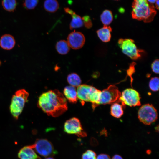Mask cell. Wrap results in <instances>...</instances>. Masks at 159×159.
I'll return each instance as SVG.
<instances>
[{"label":"cell","instance_id":"18","mask_svg":"<svg viewBox=\"0 0 159 159\" xmlns=\"http://www.w3.org/2000/svg\"><path fill=\"white\" fill-rule=\"evenodd\" d=\"M56 48L59 54L65 55L69 52L70 47L67 41L64 40H61L56 43Z\"/></svg>","mask_w":159,"mask_h":159},{"label":"cell","instance_id":"6","mask_svg":"<svg viewBox=\"0 0 159 159\" xmlns=\"http://www.w3.org/2000/svg\"><path fill=\"white\" fill-rule=\"evenodd\" d=\"M138 117L140 121L144 124L150 125L157 119V110L152 105L144 104L138 110Z\"/></svg>","mask_w":159,"mask_h":159},{"label":"cell","instance_id":"31","mask_svg":"<svg viewBox=\"0 0 159 159\" xmlns=\"http://www.w3.org/2000/svg\"><path fill=\"white\" fill-rule=\"evenodd\" d=\"M159 0H157L155 3V7L158 10L159 9Z\"/></svg>","mask_w":159,"mask_h":159},{"label":"cell","instance_id":"34","mask_svg":"<svg viewBox=\"0 0 159 159\" xmlns=\"http://www.w3.org/2000/svg\"></svg>","mask_w":159,"mask_h":159},{"label":"cell","instance_id":"9","mask_svg":"<svg viewBox=\"0 0 159 159\" xmlns=\"http://www.w3.org/2000/svg\"><path fill=\"white\" fill-rule=\"evenodd\" d=\"M31 146L37 153L43 156H54L57 153L52 144L46 139H37L34 144Z\"/></svg>","mask_w":159,"mask_h":159},{"label":"cell","instance_id":"30","mask_svg":"<svg viewBox=\"0 0 159 159\" xmlns=\"http://www.w3.org/2000/svg\"><path fill=\"white\" fill-rule=\"evenodd\" d=\"M112 159H123L122 157L120 155L117 154L114 155Z\"/></svg>","mask_w":159,"mask_h":159},{"label":"cell","instance_id":"23","mask_svg":"<svg viewBox=\"0 0 159 159\" xmlns=\"http://www.w3.org/2000/svg\"><path fill=\"white\" fill-rule=\"evenodd\" d=\"M39 0H24L23 3V7L27 10L34 9L38 3Z\"/></svg>","mask_w":159,"mask_h":159},{"label":"cell","instance_id":"3","mask_svg":"<svg viewBox=\"0 0 159 159\" xmlns=\"http://www.w3.org/2000/svg\"><path fill=\"white\" fill-rule=\"evenodd\" d=\"M101 91L92 86L86 84L80 85L77 89L78 99L82 103L85 102H91L93 110L99 105Z\"/></svg>","mask_w":159,"mask_h":159},{"label":"cell","instance_id":"1","mask_svg":"<svg viewBox=\"0 0 159 159\" xmlns=\"http://www.w3.org/2000/svg\"><path fill=\"white\" fill-rule=\"evenodd\" d=\"M37 105L48 115L54 117L63 114L68 108L66 98L57 89L42 93L39 98Z\"/></svg>","mask_w":159,"mask_h":159},{"label":"cell","instance_id":"4","mask_svg":"<svg viewBox=\"0 0 159 159\" xmlns=\"http://www.w3.org/2000/svg\"><path fill=\"white\" fill-rule=\"evenodd\" d=\"M29 96V93L24 89L18 90L12 96L10 110L11 114L15 119H18L25 103L28 101Z\"/></svg>","mask_w":159,"mask_h":159},{"label":"cell","instance_id":"27","mask_svg":"<svg viewBox=\"0 0 159 159\" xmlns=\"http://www.w3.org/2000/svg\"><path fill=\"white\" fill-rule=\"evenodd\" d=\"M159 60L156 59L153 61L151 65V68L153 72L156 74H159Z\"/></svg>","mask_w":159,"mask_h":159},{"label":"cell","instance_id":"25","mask_svg":"<svg viewBox=\"0 0 159 159\" xmlns=\"http://www.w3.org/2000/svg\"><path fill=\"white\" fill-rule=\"evenodd\" d=\"M96 158L95 153L92 150H88L82 154L81 159H96Z\"/></svg>","mask_w":159,"mask_h":159},{"label":"cell","instance_id":"29","mask_svg":"<svg viewBox=\"0 0 159 159\" xmlns=\"http://www.w3.org/2000/svg\"><path fill=\"white\" fill-rule=\"evenodd\" d=\"M64 11L66 13L70 15L74 12L72 10L68 7H65L64 8Z\"/></svg>","mask_w":159,"mask_h":159},{"label":"cell","instance_id":"21","mask_svg":"<svg viewBox=\"0 0 159 159\" xmlns=\"http://www.w3.org/2000/svg\"><path fill=\"white\" fill-rule=\"evenodd\" d=\"M67 80L70 85L74 87H78L81 85L82 81L80 77L76 73H72L69 74Z\"/></svg>","mask_w":159,"mask_h":159},{"label":"cell","instance_id":"32","mask_svg":"<svg viewBox=\"0 0 159 159\" xmlns=\"http://www.w3.org/2000/svg\"><path fill=\"white\" fill-rule=\"evenodd\" d=\"M150 4H153L155 3L157 0H146Z\"/></svg>","mask_w":159,"mask_h":159},{"label":"cell","instance_id":"19","mask_svg":"<svg viewBox=\"0 0 159 159\" xmlns=\"http://www.w3.org/2000/svg\"><path fill=\"white\" fill-rule=\"evenodd\" d=\"M71 16L72 19L69 25L70 29L80 28L83 26V23L80 16L74 12Z\"/></svg>","mask_w":159,"mask_h":159},{"label":"cell","instance_id":"28","mask_svg":"<svg viewBox=\"0 0 159 159\" xmlns=\"http://www.w3.org/2000/svg\"><path fill=\"white\" fill-rule=\"evenodd\" d=\"M96 159H111V158L110 156L107 154H101L98 155Z\"/></svg>","mask_w":159,"mask_h":159},{"label":"cell","instance_id":"26","mask_svg":"<svg viewBox=\"0 0 159 159\" xmlns=\"http://www.w3.org/2000/svg\"><path fill=\"white\" fill-rule=\"evenodd\" d=\"M82 19L85 27L89 29L92 27V23L90 16L88 15H85L83 16Z\"/></svg>","mask_w":159,"mask_h":159},{"label":"cell","instance_id":"14","mask_svg":"<svg viewBox=\"0 0 159 159\" xmlns=\"http://www.w3.org/2000/svg\"><path fill=\"white\" fill-rule=\"evenodd\" d=\"M112 28L110 26L104 25L103 26L98 30L96 32L99 39L103 42H108L111 38Z\"/></svg>","mask_w":159,"mask_h":159},{"label":"cell","instance_id":"12","mask_svg":"<svg viewBox=\"0 0 159 159\" xmlns=\"http://www.w3.org/2000/svg\"><path fill=\"white\" fill-rule=\"evenodd\" d=\"M18 155L20 159H41L31 145L23 147L19 150Z\"/></svg>","mask_w":159,"mask_h":159},{"label":"cell","instance_id":"13","mask_svg":"<svg viewBox=\"0 0 159 159\" xmlns=\"http://www.w3.org/2000/svg\"><path fill=\"white\" fill-rule=\"evenodd\" d=\"M15 41L14 37L9 34H5L1 36L0 41V45L4 49L9 50L14 46Z\"/></svg>","mask_w":159,"mask_h":159},{"label":"cell","instance_id":"17","mask_svg":"<svg viewBox=\"0 0 159 159\" xmlns=\"http://www.w3.org/2000/svg\"><path fill=\"white\" fill-rule=\"evenodd\" d=\"M123 106L118 103H112L110 107V114L113 117L117 118L121 117L124 113Z\"/></svg>","mask_w":159,"mask_h":159},{"label":"cell","instance_id":"15","mask_svg":"<svg viewBox=\"0 0 159 159\" xmlns=\"http://www.w3.org/2000/svg\"><path fill=\"white\" fill-rule=\"evenodd\" d=\"M63 93L65 97L69 102L74 103L77 102L78 98L75 87L71 85L67 86L64 89Z\"/></svg>","mask_w":159,"mask_h":159},{"label":"cell","instance_id":"24","mask_svg":"<svg viewBox=\"0 0 159 159\" xmlns=\"http://www.w3.org/2000/svg\"><path fill=\"white\" fill-rule=\"evenodd\" d=\"M159 78L157 77H154L152 78L150 80L149 86L152 91L156 92L159 90Z\"/></svg>","mask_w":159,"mask_h":159},{"label":"cell","instance_id":"2","mask_svg":"<svg viewBox=\"0 0 159 159\" xmlns=\"http://www.w3.org/2000/svg\"><path fill=\"white\" fill-rule=\"evenodd\" d=\"M132 18L145 23L152 21L157 12L153 4L146 0H133L132 4Z\"/></svg>","mask_w":159,"mask_h":159},{"label":"cell","instance_id":"10","mask_svg":"<svg viewBox=\"0 0 159 159\" xmlns=\"http://www.w3.org/2000/svg\"><path fill=\"white\" fill-rule=\"evenodd\" d=\"M64 131L69 134H74L80 137L87 136L84 131L79 120L76 117H73L67 120L64 123Z\"/></svg>","mask_w":159,"mask_h":159},{"label":"cell","instance_id":"5","mask_svg":"<svg viewBox=\"0 0 159 159\" xmlns=\"http://www.w3.org/2000/svg\"><path fill=\"white\" fill-rule=\"evenodd\" d=\"M122 52L133 60L140 58L144 51L138 48L134 40L130 39H120L118 41Z\"/></svg>","mask_w":159,"mask_h":159},{"label":"cell","instance_id":"22","mask_svg":"<svg viewBox=\"0 0 159 159\" xmlns=\"http://www.w3.org/2000/svg\"><path fill=\"white\" fill-rule=\"evenodd\" d=\"M2 5L4 9L10 12H14L17 5L16 0H2Z\"/></svg>","mask_w":159,"mask_h":159},{"label":"cell","instance_id":"20","mask_svg":"<svg viewBox=\"0 0 159 159\" xmlns=\"http://www.w3.org/2000/svg\"><path fill=\"white\" fill-rule=\"evenodd\" d=\"M100 19L104 25L108 26L112 22L113 19L112 11L108 10H105L101 14Z\"/></svg>","mask_w":159,"mask_h":159},{"label":"cell","instance_id":"8","mask_svg":"<svg viewBox=\"0 0 159 159\" xmlns=\"http://www.w3.org/2000/svg\"><path fill=\"white\" fill-rule=\"evenodd\" d=\"M140 95L138 92L133 88H127L121 93L119 101L123 107L126 105L130 107L141 105Z\"/></svg>","mask_w":159,"mask_h":159},{"label":"cell","instance_id":"33","mask_svg":"<svg viewBox=\"0 0 159 159\" xmlns=\"http://www.w3.org/2000/svg\"><path fill=\"white\" fill-rule=\"evenodd\" d=\"M45 159H54L52 157H49L46 158Z\"/></svg>","mask_w":159,"mask_h":159},{"label":"cell","instance_id":"11","mask_svg":"<svg viewBox=\"0 0 159 159\" xmlns=\"http://www.w3.org/2000/svg\"><path fill=\"white\" fill-rule=\"evenodd\" d=\"M67 40L70 47L74 49H78L83 46L85 42V38L81 32L74 31L68 35Z\"/></svg>","mask_w":159,"mask_h":159},{"label":"cell","instance_id":"16","mask_svg":"<svg viewBox=\"0 0 159 159\" xmlns=\"http://www.w3.org/2000/svg\"><path fill=\"white\" fill-rule=\"evenodd\" d=\"M45 10L49 13L56 12L59 7V4L57 0H45L44 3Z\"/></svg>","mask_w":159,"mask_h":159},{"label":"cell","instance_id":"7","mask_svg":"<svg viewBox=\"0 0 159 159\" xmlns=\"http://www.w3.org/2000/svg\"><path fill=\"white\" fill-rule=\"evenodd\" d=\"M121 93L118 87L115 85H110L107 88L101 91L98 105H106L119 102Z\"/></svg>","mask_w":159,"mask_h":159}]
</instances>
